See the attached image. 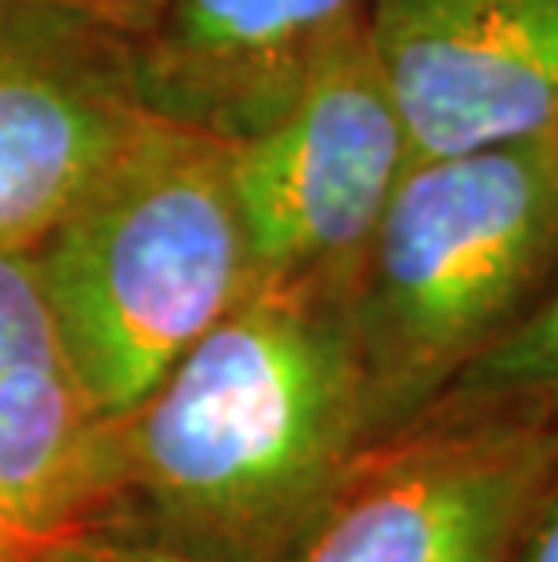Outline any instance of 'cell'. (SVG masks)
<instances>
[{
	"label": "cell",
	"instance_id": "obj_11",
	"mask_svg": "<svg viewBox=\"0 0 558 562\" xmlns=\"http://www.w3.org/2000/svg\"><path fill=\"white\" fill-rule=\"evenodd\" d=\"M30 562H185V559H178L152 544L80 530V533L52 537V541L37 544Z\"/></svg>",
	"mask_w": 558,
	"mask_h": 562
},
{
	"label": "cell",
	"instance_id": "obj_8",
	"mask_svg": "<svg viewBox=\"0 0 558 562\" xmlns=\"http://www.w3.org/2000/svg\"><path fill=\"white\" fill-rule=\"evenodd\" d=\"M366 15L371 0H152L124 33L130 88L163 124L243 142Z\"/></svg>",
	"mask_w": 558,
	"mask_h": 562
},
{
	"label": "cell",
	"instance_id": "obj_3",
	"mask_svg": "<svg viewBox=\"0 0 558 562\" xmlns=\"http://www.w3.org/2000/svg\"><path fill=\"white\" fill-rule=\"evenodd\" d=\"M555 272L558 131L413 160L349 297L374 439L429 411Z\"/></svg>",
	"mask_w": 558,
	"mask_h": 562
},
{
	"label": "cell",
	"instance_id": "obj_7",
	"mask_svg": "<svg viewBox=\"0 0 558 562\" xmlns=\"http://www.w3.org/2000/svg\"><path fill=\"white\" fill-rule=\"evenodd\" d=\"M413 160L558 131V0H371Z\"/></svg>",
	"mask_w": 558,
	"mask_h": 562
},
{
	"label": "cell",
	"instance_id": "obj_2",
	"mask_svg": "<svg viewBox=\"0 0 558 562\" xmlns=\"http://www.w3.org/2000/svg\"><path fill=\"white\" fill-rule=\"evenodd\" d=\"M30 250L69 363L110 425L254 291L229 142L157 116Z\"/></svg>",
	"mask_w": 558,
	"mask_h": 562
},
{
	"label": "cell",
	"instance_id": "obj_6",
	"mask_svg": "<svg viewBox=\"0 0 558 562\" xmlns=\"http://www.w3.org/2000/svg\"><path fill=\"white\" fill-rule=\"evenodd\" d=\"M149 121L113 26L0 0V250L37 247Z\"/></svg>",
	"mask_w": 558,
	"mask_h": 562
},
{
	"label": "cell",
	"instance_id": "obj_14",
	"mask_svg": "<svg viewBox=\"0 0 558 562\" xmlns=\"http://www.w3.org/2000/svg\"><path fill=\"white\" fill-rule=\"evenodd\" d=\"M30 555H33L30 537L11 522L4 501H0V562H30Z\"/></svg>",
	"mask_w": 558,
	"mask_h": 562
},
{
	"label": "cell",
	"instance_id": "obj_13",
	"mask_svg": "<svg viewBox=\"0 0 558 562\" xmlns=\"http://www.w3.org/2000/svg\"><path fill=\"white\" fill-rule=\"evenodd\" d=\"M47 4H58V8L80 11V15H88V19H99L124 37L130 26H138V19L146 15L152 0H47Z\"/></svg>",
	"mask_w": 558,
	"mask_h": 562
},
{
	"label": "cell",
	"instance_id": "obj_12",
	"mask_svg": "<svg viewBox=\"0 0 558 562\" xmlns=\"http://www.w3.org/2000/svg\"><path fill=\"white\" fill-rule=\"evenodd\" d=\"M508 562H558V458L519 526Z\"/></svg>",
	"mask_w": 558,
	"mask_h": 562
},
{
	"label": "cell",
	"instance_id": "obj_1",
	"mask_svg": "<svg viewBox=\"0 0 558 562\" xmlns=\"http://www.w3.org/2000/svg\"><path fill=\"white\" fill-rule=\"evenodd\" d=\"M371 442L349 297L254 286L113 422L88 530L185 562H298Z\"/></svg>",
	"mask_w": 558,
	"mask_h": 562
},
{
	"label": "cell",
	"instance_id": "obj_9",
	"mask_svg": "<svg viewBox=\"0 0 558 562\" xmlns=\"http://www.w3.org/2000/svg\"><path fill=\"white\" fill-rule=\"evenodd\" d=\"M110 428L58 338L33 250H0V501L33 548L99 516Z\"/></svg>",
	"mask_w": 558,
	"mask_h": 562
},
{
	"label": "cell",
	"instance_id": "obj_10",
	"mask_svg": "<svg viewBox=\"0 0 558 562\" xmlns=\"http://www.w3.org/2000/svg\"><path fill=\"white\" fill-rule=\"evenodd\" d=\"M435 403L558 406V272L540 302L501 341L490 345Z\"/></svg>",
	"mask_w": 558,
	"mask_h": 562
},
{
	"label": "cell",
	"instance_id": "obj_5",
	"mask_svg": "<svg viewBox=\"0 0 558 562\" xmlns=\"http://www.w3.org/2000/svg\"><path fill=\"white\" fill-rule=\"evenodd\" d=\"M558 458V406L435 403L374 439L298 562H508Z\"/></svg>",
	"mask_w": 558,
	"mask_h": 562
},
{
	"label": "cell",
	"instance_id": "obj_4",
	"mask_svg": "<svg viewBox=\"0 0 558 562\" xmlns=\"http://www.w3.org/2000/svg\"><path fill=\"white\" fill-rule=\"evenodd\" d=\"M254 286L352 297L388 200L413 164L371 26L341 41L269 127L229 142Z\"/></svg>",
	"mask_w": 558,
	"mask_h": 562
}]
</instances>
